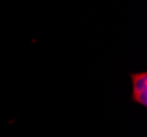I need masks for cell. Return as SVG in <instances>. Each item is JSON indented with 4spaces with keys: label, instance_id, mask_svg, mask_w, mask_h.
<instances>
[{
    "label": "cell",
    "instance_id": "cell-1",
    "mask_svg": "<svg viewBox=\"0 0 147 137\" xmlns=\"http://www.w3.org/2000/svg\"><path fill=\"white\" fill-rule=\"evenodd\" d=\"M131 80L133 85V94H138L147 90V74L146 73H138L132 74Z\"/></svg>",
    "mask_w": 147,
    "mask_h": 137
},
{
    "label": "cell",
    "instance_id": "cell-2",
    "mask_svg": "<svg viewBox=\"0 0 147 137\" xmlns=\"http://www.w3.org/2000/svg\"><path fill=\"white\" fill-rule=\"evenodd\" d=\"M132 100L136 102V103H140L142 105L146 106L147 105V90L146 91H143L138 94H134L132 95Z\"/></svg>",
    "mask_w": 147,
    "mask_h": 137
}]
</instances>
